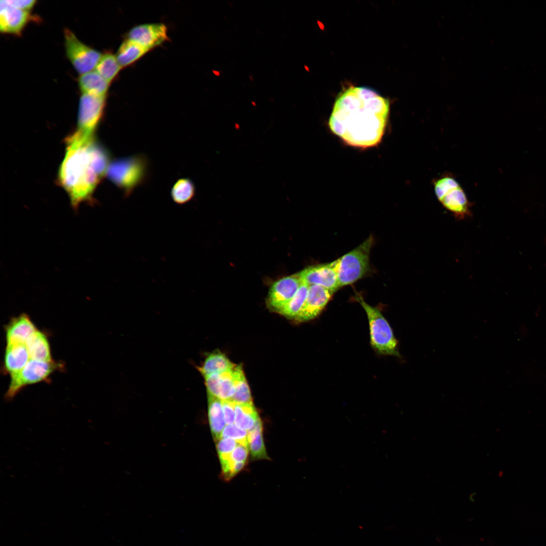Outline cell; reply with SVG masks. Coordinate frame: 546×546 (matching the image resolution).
Segmentation results:
<instances>
[{
  "instance_id": "6da1fadb",
  "label": "cell",
  "mask_w": 546,
  "mask_h": 546,
  "mask_svg": "<svg viewBox=\"0 0 546 546\" xmlns=\"http://www.w3.org/2000/svg\"><path fill=\"white\" fill-rule=\"evenodd\" d=\"M389 111L387 98L368 87L351 86L337 97L328 124L332 132L348 146L373 147L383 137Z\"/></svg>"
},
{
  "instance_id": "7a4b0ae2",
  "label": "cell",
  "mask_w": 546,
  "mask_h": 546,
  "mask_svg": "<svg viewBox=\"0 0 546 546\" xmlns=\"http://www.w3.org/2000/svg\"><path fill=\"white\" fill-rule=\"evenodd\" d=\"M66 144L58 179L76 210L82 203L92 201L96 188L107 174L110 155L94 135L77 131L67 138Z\"/></svg>"
},
{
  "instance_id": "3957f363",
  "label": "cell",
  "mask_w": 546,
  "mask_h": 546,
  "mask_svg": "<svg viewBox=\"0 0 546 546\" xmlns=\"http://www.w3.org/2000/svg\"><path fill=\"white\" fill-rule=\"evenodd\" d=\"M147 172L146 158L137 155L114 160L110 163L106 175L128 197L145 180Z\"/></svg>"
},
{
  "instance_id": "277c9868",
  "label": "cell",
  "mask_w": 546,
  "mask_h": 546,
  "mask_svg": "<svg viewBox=\"0 0 546 546\" xmlns=\"http://www.w3.org/2000/svg\"><path fill=\"white\" fill-rule=\"evenodd\" d=\"M356 299L367 314L371 343L380 353L400 357L398 343L389 324L377 307L368 304L360 296Z\"/></svg>"
},
{
  "instance_id": "5b68a950",
  "label": "cell",
  "mask_w": 546,
  "mask_h": 546,
  "mask_svg": "<svg viewBox=\"0 0 546 546\" xmlns=\"http://www.w3.org/2000/svg\"><path fill=\"white\" fill-rule=\"evenodd\" d=\"M373 243V239L370 236L356 248L335 260L340 288L354 283L368 272Z\"/></svg>"
},
{
  "instance_id": "8992f818",
  "label": "cell",
  "mask_w": 546,
  "mask_h": 546,
  "mask_svg": "<svg viewBox=\"0 0 546 546\" xmlns=\"http://www.w3.org/2000/svg\"><path fill=\"white\" fill-rule=\"evenodd\" d=\"M434 189L438 201L458 220L471 215V203L457 180L449 175L434 181Z\"/></svg>"
},
{
  "instance_id": "52a82bcc",
  "label": "cell",
  "mask_w": 546,
  "mask_h": 546,
  "mask_svg": "<svg viewBox=\"0 0 546 546\" xmlns=\"http://www.w3.org/2000/svg\"><path fill=\"white\" fill-rule=\"evenodd\" d=\"M62 365L54 360L47 362L30 358L23 368L11 375L5 399L11 400L26 386L47 380L53 372L62 368Z\"/></svg>"
},
{
  "instance_id": "ba28073f",
  "label": "cell",
  "mask_w": 546,
  "mask_h": 546,
  "mask_svg": "<svg viewBox=\"0 0 546 546\" xmlns=\"http://www.w3.org/2000/svg\"><path fill=\"white\" fill-rule=\"evenodd\" d=\"M65 54L80 75L95 70L102 54L80 41L68 28L64 30Z\"/></svg>"
},
{
  "instance_id": "9c48e42d",
  "label": "cell",
  "mask_w": 546,
  "mask_h": 546,
  "mask_svg": "<svg viewBox=\"0 0 546 546\" xmlns=\"http://www.w3.org/2000/svg\"><path fill=\"white\" fill-rule=\"evenodd\" d=\"M106 98L81 94L78 104L77 131L94 135L104 113Z\"/></svg>"
},
{
  "instance_id": "30bf717a",
  "label": "cell",
  "mask_w": 546,
  "mask_h": 546,
  "mask_svg": "<svg viewBox=\"0 0 546 546\" xmlns=\"http://www.w3.org/2000/svg\"><path fill=\"white\" fill-rule=\"evenodd\" d=\"M0 3L1 33L20 36L31 21L37 20L31 12L12 6L6 1H1Z\"/></svg>"
},
{
  "instance_id": "8fae6325",
  "label": "cell",
  "mask_w": 546,
  "mask_h": 546,
  "mask_svg": "<svg viewBox=\"0 0 546 546\" xmlns=\"http://www.w3.org/2000/svg\"><path fill=\"white\" fill-rule=\"evenodd\" d=\"M297 274L308 285L320 286L332 293L340 288L335 261L307 267Z\"/></svg>"
},
{
  "instance_id": "7c38bea8",
  "label": "cell",
  "mask_w": 546,
  "mask_h": 546,
  "mask_svg": "<svg viewBox=\"0 0 546 546\" xmlns=\"http://www.w3.org/2000/svg\"><path fill=\"white\" fill-rule=\"evenodd\" d=\"M302 283L297 274L283 278L275 282L268 294V307L277 312L294 297Z\"/></svg>"
},
{
  "instance_id": "4fadbf2b",
  "label": "cell",
  "mask_w": 546,
  "mask_h": 546,
  "mask_svg": "<svg viewBox=\"0 0 546 546\" xmlns=\"http://www.w3.org/2000/svg\"><path fill=\"white\" fill-rule=\"evenodd\" d=\"M167 38V28L161 23L139 25L128 33V39L148 51L163 43Z\"/></svg>"
},
{
  "instance_id": "5bb4252c",
  "label": "cell",
  "mask_w": 546,
  "mask_h": 546,
  "mask_svg": "<svg viewBox=\"0 0 546 546\" xmlns=\"http://www.w3.org/2000/svg\"><path fill=\"white\" fill-rule=\"evenodd\" d=\"M332 294L329 290L322 286H309L303 306L295 320L299 322H303L315 318L327 305Z\"/></svg>"
},
{
  "instance_id": "9a60e30c",
  "label": "cell",
  "mask_w": 546,
  "mask_h": 546,
  "mask_svg": "<svg viewBox=\"0 0 546 546\" xmlns=\"http://www.w3.org/2000/svg\"><path fill=\"white\" fill-rule=\"evenodd\" d=\"M233 370L204 377L207 394L221 400H231L235 392Z\"/></svg>"
},
{
  "instance_id": "2e32d148",
  "label": "cell",
  "mask_w": 546,
  "mask_h": 546,
  "mask_svg": "<svg viewBox=\"0 0 546 546\" xmlns=\"http://www.w3.org/2000/svg\"><path fill=\"white\" fill-rule=\"evenodd\" d=\"M37 330L30 317L25 313L12 319L6 327L7 344H25Z\"/></svg>"
},
{
  "instance_id": "e0dca14e",
  "label": "cell",
  "mask_w": 546,
  "mask_h": 546,
  "mask_svg": "<svg viewBox=\"0 0 546 546\" xmlns=\"http://www.w3.org/2000/svg\"><path fill=\"white\" fill-rule=\"evenodd\" d=\"M29 359L25 344H7L4 357V371L10 375L17 373L24 368Z\"/></svg>"
},
{
  "instance_id": "ac0fdd59",
  "label": "cell",
  "mask_w": 546,
  "mask_h": 546,
  "mask_svg": "<svg viewBox=\"0 0 546 546\" xmlns=\"http://www.w3.org/2000/svg\"><path fill=\"white\" fill-rule=\"evenodd\" d=\"M77 83L82 94L97 97H106L110 84L95 70L79 75Z\"/></svg>"
},
{
  "instance_id": "d6986e66",
  "label": "cell",
  "mask_w": 546,
  "mask_h": 546,
  "mask_svg": "<svg viewBox=\"0 0 546 546\" xmlns=\"http://www.w3.org/2000/svg\"><path fill=\"white\" fill-rule=\"evenodd\" d=\"M25 345L30 359L42 361H53L50 347L47 336L38 330L27 340Z\"/></svg>"
},
{
  "instance_id": "ffe728a7",
  "label": "cell",
  "mask_w": 546,
  "mask_h": 546,
  "mask_svg": "<svg viewBox=\"0 0 546 546\" xmlns=\"http://www.w3.org/2000/svg\"><path fill=\"white\" fill-rule=\"evenodd\" d=\"M236 365L219 350L209 353L202 365L198 369L204 377L212 374L222 373L234 369Z\"/></svg>"
},
{
  "instance_id": "44dd1931",
  "label": "cell",
  "mask_w": 546,
  "mask_h": 546,
  "mask_svg": "<svg viewBox=\"0 0 546 546\" xmlns=\"http://www.w3.org/2000/svg\"><path fill=\"white\" fill-rule=\"evenodd\" d=\"M207 398L208 415L210 430L214 440L216 442L220 438L225 424L222 400L209 394H207Z\"/></svg>"
},
{
  "instance_id": "7402d4cb",
  "label": "cell",
  "mask_w": 546,
  "mask_h": 546,
  "mask_svg": "<svg viewBox=\"0 0 546 546\" xmlns=\"http://www.w3.org/2000/svg\"><path fill=\"white\" fill-rule=\"evenodd\" d=\"M263 424L260 418L248 431L247 440L251 457L254 460H270L267 456L262 436Z\"/></svg>"
},
{
  "instance_id": "603a6c76",
  "label": "cell",
  "mask_w": 546,
  "mask_h": 546,
  "mask_svg": "<svg viewBox=\"0 0 546 546\" xmlns=\"http://www.w3.org/2000/svg\"><path fill=\"white\" fill-rule=\"evenodd\" d=\"M233 371L235 392L233 397L229 400L235 403H253L250 388L241 365H236Z\"/></svg>"
},
{
  "instance_id": "cb8c5ba5",
  "label": "cell",
  "mask_w": 546,
  "mask_h": 546,
  "mask_svg": "<svg viewBox=\"0 0 546 546\" xmlns=\"http://www.w3.org/2000/svg\"><path fill=\"white\" fill-rule=\"evenodd\" d=\"M148 51L127 39L120 46L115 56L120 66L123 68L132 64Z\"/></svg>"
},
{
  "instance_id": "d4e9b609",
  "label": "cell",
  "mask_w": 546,
  "mask_h": 546,
  "mask_svg": "<svg viewBox=\"0 0 546 546\" xmlns=\"http://www.w3.org/2000/svg\"><path fill=\"white\" fill-rule=\"evenodd\" d=\"M259 418L253 403H236L235 423L239 428L249 431Z\"/></svg>"
},
{
  "instance_id": "484cf974",
  "label": "cell",
  "mask_w": 546,
  "mask_h": 546,
  "mask_svg": "<svg viewBox=\"0 0 546 546\" xmlns=\"http://www.w3.org/2000/svg\"><path fill=\"white\" fill-rule=\"evenodd\" d=\"M308 288L309 285L303 282L294 297L277 312L289 318L295 319L303 306Z\"/></svg>"
},
{
  "instance_id": "4316f807",
  "label": "cell",
  "mask_w": 546,
  "mask_h": 546,
  "mask_svg": "<svg viewBox=\"0 0 546 546\" xmlns=\"http://www.w3.org/2000/svg\"><path fill=\"white\" fill-rule=\"evenodd\" d=\"M195 193V188L193 181L189 178H180L172 188L171 196L174 202L183 205L191 200Z\"/></svg>"
},
{
  "instance_id": "83f0119b",
  "label": "cell",
  "mask_w": 546,
  "mask_h": 546,
  "mask_svg": "<svg viewBox=\"0 0 546 546\" xmlns=\"http://www.w3.org/2000/svg\"><path fill=\"white\" fill-rule=\"evenodd\" d=\"M121 68L116 56L107 53L102 54L95 70L110 83L116 76Z\"/></svg>"
},
{
  "instance_id": "f1b7e54d",
  "label": "cell",
  "mask_w": 546,
  "mask_h": 546,
  "mask_svg": "<svg viewBox=\"0 0 546 546\" xmlns=\"http://www.w3.org/2000/svg\"><path fill=\"white\" fill-rule=\"evenodd\" d=\"M247 434V431L239 428L236 425H227L222 432L220 438H231L235 440L238 443L248 447Z\"/></svg>"
},
{
  "instance_id": "f546056e",
  "label": "cell",
  "mask_w": 546,
  "mask_h": 546,
  "mask_svg": "<svg viewBox=\"0 0 546 546\" xmlns=\"http://www.w3.org/2000/svg\"><path fill=\"white\" fill-rule=\"evenodd\" d=\"M216 442L219 459L229 456L238 444L235 440L231 438H221Z\"/></svg>"
},
{
  "instance_id": "4dcf8cb0",
  "label": "cell",
  "mask_w": 546,
  "mask_h": 546,
  "mask_svg": "<svg viewBox=\"0 0 546 546\" xmlns=\"http://www.w3.org/2000/svg\"><path fill=\"white\" fill-rule=\"evenodd\" d=\"M224 419L227 425L233 424L235 422L236 403L229 400H222Z\"/></svg>"
},
{
  "instance_id": "1f68e13d",
  "label": "cell",
  "mask_w": 546,
  "mask_h": 546,
  "mask_svg": "<svg viewBox=\"0 0 546 546\" xmlns=\"http://www.w3.org/2000/svg\"><path fill=\"white\" fill-rule=\"evenodd\" d=\"M248 455V447L247 446L238 443L235 448L230 454L231 460L234 462H245Z\"/></svg>"
},
{
  "instance_id": "d6a6232c",
  "label": "cell",
  "mask_w": 546,
  "mask_h": 546,
  "mask_svg": "<svg viewBox=\"0 0 546 546\" xmlns=\"http://www.w3.org/2000/svg\"><path fill=\"white\" fill-rule=\"evenodd\" d=\"M6 1L12 6L28 12H31L37 3L35 0H7Z\"/></svg>"
}]
</instances>
